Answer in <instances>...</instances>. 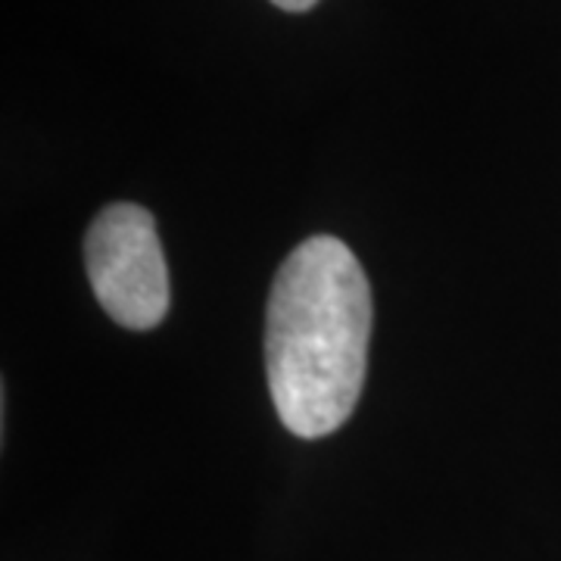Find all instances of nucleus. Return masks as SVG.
<instances>
[{"mask_svg":"<svg viewBox=\"0 0 561 561\" xmlns=\"http://www.w3.org/2000/svg\"><path fill=\"white\" fill-rule=\"evenodd\" d=\"M275 7H280V10H287V13H306V10H312L319 0H272Z\"/></svg>","mask_w":561,"mask_h":561,"instance_id":"obj_3","label":"nucleus"},{"mask_svg":"<svg viewBox=\"0 0 561 561\" xmlns=\"http://www.w3.org/2000/svg\"><path fill=\"white\" fill-rule=\"evenodd\" d=\"M84 265L103 312L150 331L169 312V268L153 216L138 203L106 206L84 238Z\"/></svg>","mask_w":561,"mask_h":561,"instance_id":"obj_2","label":"nucleus"},{"mask_svg":"<svg viewBox=\"0 0 561 561\" xmlns=\"http://www.w3.org/2000/svg\"><path fill=\"white\" fill-rule=\"evenodd\" d=\"M371 287L353 250L331 234L280 262L265 309V368L280 424L319 440L353 415L365 383Z\"/></svg>","mask_w":561,"mask_h":561,"instance_id":"obj_1","label":"nucleus"}]
</instances>
